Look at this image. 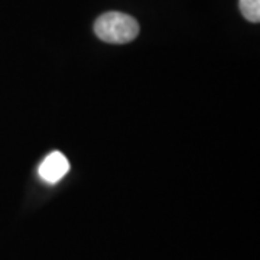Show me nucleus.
Instances as JSON below:
<instances>
[{
    "label": "nucleus",
    "instance_id": "1",
    "mask_svg": "<svg viewBox=\"0 0 260 260\" xmlns=\"http://www.w3.org/2000/svg\"><path fill=\"white\" fill-rule=\"evenodd\" d=\"M139 23L136 19L120 12L104 13L94 23V32L107 44H127L139 35Z\"/></svg>",
    "mask_w": 260,
    "mask_h": 260
},
{
    "label": "nucleus",
    "instance_id": "2",
    "mask_svg": "<svg viewBox=\"0 0 260 260\" xmlns=\"http://www.w3.org/2000/svg\"><path fill=\"white\" fill-rule=\"evenodd\" d=\"M70 162L61 152H52L39 165V177L47 184H56L68 174Z\"/></svg>",
    "mask_w": 260,
    "mask_h": 260
},
{
    "label": "nucleus",
    "instance_id": "3",
    "mask_svg": "<svg viewBox=\"0 0 260 260\" xmlns=\"http://www.w3.org/2000/svg\"><path fill=\"white\" fill-rule=\"evenodd\" d=\"M239 8L244 18L249 22L259 23L260 22V0H240Z\"/></svg>",
    "mask_w": 260,
    "mask_h": 260
}]
</instances>
